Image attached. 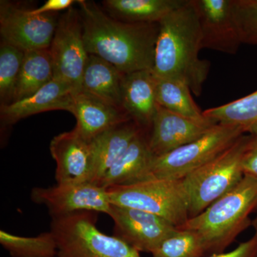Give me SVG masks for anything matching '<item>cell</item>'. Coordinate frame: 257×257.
I'll list each match as a JSON object with an SVG mask.
<instances>
[{"instance_id": "obj_19", "label": "cell", "mask_w": 257, "mask_h": 257, "mask_svg": "<svg viewBox=\"0 0 257 257\" xmlns=\"http://www.w3.org/2000/svg\"><path fill=\"white\" fill-rule=\"evenodd\" d=\"M155 155L144 132L135 138L126 151L108 170L98 185L104 189L127 185L152 178L150 168Z\"/></svg>"}, {"instance_id": "obj_30", "label": "cell", "mask_w": 257, "mask_h": 257, "mask_svg": "<svg viewBox=\"0 0 257 257\" xmlns=\"http://www.w3.org/2000/svg\"><path fill=\"white\" fill-rule=\"evenodd\" d=\"M77 1L74 0H47L45 4L36 9H32L35 15L55 14L62 10H67Z\"/></svg>"}, {"instance_id": "obj_8", "label": "cell", "mask_w": 257, "mask_h": 257, "mask_svg": "<svg viewBox=\"0 0 257 257\" xmlns=\"http://www.w3.org/2000/svg\"><path fill=\"white\" fill-rule=\"evenodd\" d=\"M54 78L81 90L83 74L89 54L83 38L79 10L70 8L58 18L57 28L50 47Z\"/></svg>"}, {"instance_id": "obj_9", "label": "cell", "mask_w": 257, "mask_h": 257, "mask_svg": "<svg viewBox=\"0 0 257 257\" xmlns=\"http://www.w3.org/2000/svg\"><path fill=\"white\" fill-rule=\"evenodd\" d=\"M57 22L56 14L35 15L16 3L0 2L2 39L25 52L50 48Z\"/></svg>"}, {"instance_id": "obj_12", "label": "cell", "mask_w": 257, "mask_h": 257, "mask_svg": "<svg viewBox=\"0 0 257 257\" xmlns=\"http://www.w3.org/2000/svg\"><path fill=\"white\" fill-rule=\"evenodd\" d=\"M201 31V49L234 55L241 45L232 0H193Z\"/></svg>"}, {"instance_id": "obj_5", "label": "cell", "mask_w": 257, "mask_h": 257, "mask_svg": "<svg viewBox=\"0 0 257 257\" xmlns=\"http://www.w3.org/2000/svg\"><path fill=\"white\" fill-rule=\"evenodd\" d=\"M92 211L52 218L50 231L60 257H142L140 251L115 236L96 227Z\"/></svg>"}, {"instance_id": "obj_2", "label": "cell", "mask_w": 257, "mask_h": 257, "mask_svg": "<svg viewBox=\"0 0 257 257\" xmlns=\"http://www.w3.org/2000/svg\"><path fill=\"white\" fill-rule=\"evenodd\" d=\"M201 31L193 0L160 22L152 71L159 78L185 83L196 96L202 94L210 62L199 57Z\"/></svg>"}, {"instance_id": "obj_27", "label": "cell", "mask_w": 257, "mask_h": 257, "mask_svg": "<svg viewBox=\"0 0 257 257\" xmlns=\"http://www.w3.org/2000/svg\"><path fill=\"white\" fill-rule=\"evenodd\" d=\"M153 257H202L205 256L200 238L190 230L178 229L162 241L152 253Z\"/></svg>"}, {"instance_id": "obj_18", "label": "cell", "mask_w": 257, "mask_h": 257, "mask_svg": "<svg viewBox=\"0 0 257 257\" xmlns=\"http://www.w3.org/2000/svg\"><path fill=\"white\" fill-rule=\"evenodd\" d=\"M144 132L133 120L109 128L91 141L92 172L91 183L98 185L134 140Z\"/></svg>"}, {"instance_id": "obj_32", "label": "cell", "mask_w": 257, "mask_h": 257, "mask_svg": "<svg viewBox=\"0 0 257 257\" xmlns=\"http://www.w3.org/2000/svg\"><path fill=\"white\" fill-rule=\"evenodd\" d=\"M251 149L257 150V134L252 135V141H251Z\"/></svg>"}, {"instance_id": "obj_25", "label": "cell", "mask_w": 257, "mask_h": 257, "mask_svg": "<svg viewBox=\"0 0 257 257\" xmlns=\"http://www.w3.org/2000/svg\"><path fill=\"white\" fill-rule=\"evenodd\" d=\"M0 243L13 257H57L58 246L51 231L23 236L0 231Z\"/></svg>"}, {"instance_id": "obj_7", "label": "cell", "mask_w": 257, "mask_h": 257, "mask_svg": "<svg viewBox=\"0 0 257 257\" xmlns=\"http://www.w3.org/2000/svg\"><path fill=\"white\" fill-rule=\"evenodd\" d=\"M243 135L237 126L216 124L194 142L154 157L150 168L152 177L182 180L220 155Z\"/></svg>"}, {"instance_id": "obj_6", "label": "cell", "mask_w": 257, "mask_h": 257, "mask_svg": "<svg viewBox=\"0 0 257 257\" xmlns=\"http://www.w3.org/2000/svg\"><path fill=\"white\" fill-rule=\"evenodd\" d=\"M106 189L113 205L151 213L177 228L189 219L188 200L182 180L152 177Z\"/></svg>"}, {"instance_id": "obj_31", "label": "cell", "mask_w": 257, "mask_h": 257, "mask_svg": "<svg viewBox=\"0 0 257 257\" xmlns=\"http://www.w3.org/2000/svg\"><path fill=\"white\" fill-rule=\"evenodd\" d=\"M243 175L257 178V150L250 148L243 158L242 163Z\"/></svg>"}, {"instance_id": "obj_4", "label": "cell", "mask_w": 257, "mask_h": 257, "mask_svg": "<svg viewBox=\"0 0 257 257\" xmlns=\"http://www.w3.org/2000/svg\"><path fill=\"white\" fill-rule=\"evenodd\" d=\"M251 141L252 135H241L220 155L182 179L189 218L199 215L241 182L243 158Z\"/></svg>"}, {"instance_id": "obj_17", "label": "cell", "mask_w": 257, "mask_h": 257, "mask_svg": "<svg viewBox=\"0 0 257 257\" xmlns=\"http://www.w3.org/2000/svg\"><path fill=\"white\" fill-rule=\"evenodd\" d=\"M157 77L150 69L125 74L123 109L142 130H151L157 106Z\"/></svg>"}, {"instance_id": "obj_15", "label": "cell", "mask_w": 257, "mask_h": 257, "mask_svg": "<svg viewBox=\"0 0 257 257\" xmlns=\"http://www.w3.org/2000/svg\"><path fill=\"white\" fill-rule=\"evenodd\" d=\"M69 112L77 120L74 128L89 142L109 128L132 120L124 111L82 90L73 93Z\"/></svg>"}, {"instance_id": "obj_26", "label": "cell", "mask_w": 257, "mask_h": 257, "mask_svg": "<svg viewBox=\"0 0 257 257\" xmlns=\"http://www.w3.org/2000/svg\"><path fill=\"white\" fill-rule=\"evenodd\" d=\"M25 52L2 40L0 44V102L1 106L13 102L15 86L22 65Z\"/></svg>"}, {"instance_id": "obj_29", "label": "cell", "mask_w": 257, "mask_h": 257, "mask_svg": "<svg viewBox=\"0 0 257 257\" xmlns=\"http://www.w3.org/2000/svg\"><path fill=\"white\" fill-rule=\"evenodd\" d=\"M207 257H257V234L255 233L251 239L240 243L232 251L214 253Z\"/></svg>"}, {"instance_id": "obj_21", "label": "cell", "mask_w": 257, "mask_h": 257, "mask_svg": "<svg viewBox=\"0 0 257 257\" xmlns=\"http://www.w3.org/2000/svg\"><path fill=\"white\" fill-rule=\"evenodd\" d=\"M187 0H105L103 10L114 20L125 23H159Z\"/></svg>"}, {"instance_id": "obj_33", "label": "cell", "mask_w": 257, "mask_h": 257, "mask_svg": "<svg viewBox=\"0 0 257 257\" xmlns=\"http://www.w3.org/2000/svg\"><path fill=\"white\" fill-rule=\"evenodd\" d=\"M252 224L253 227H254L255 231H256V233L257 234V216L255 218L254 220L253 221Z\"/></svg>"}, {"instance_id": "obj_20", "label": "cell", "mask_w": 257, "mask_h": 257, "mask_svg": "<svg viewBox=\"0 0 257 257\" xmlns=\"http://www.w3.org/2000/svg\"><path fill=\"white\" fill-rule=\"evenodd\" d=\"M124 75L109 62L97 56L89 55L81 90L124 111L122 106Z\"/></svg>"}, {"instance_id": "obj_13", "label": "cell", "mask_w": 257, "mask_h": 257, "mask_svg": "<svg viewBox=\"0 0 257 257\" xmlns=\"http://www.w3.org/2000/svg\"><path fill=\"white\" fill-rule=\"evenodd\" d=\"M216 123L199 121L177 114L157 104L152 121L149 147L155 157L162 156L200 138Z\"/></svg>"}, {"instance_id": "obj_10", "label": "cell", "mask_w": 257, "mask_h": 257, "mask_svg": "<svg viewBox=\"0 0 257 257\" xmlns=\"http://www.w3.org/2000/svg\"><path fill=\"white\" fill-rule=\"evenodd\" d=\"M30 197L32 202L45 206L52 218L80 211L108 215L111 205L107 189L90 182L35 187L32 189Z\"/></svg>"}, {"instance_id": "obj_23", "label": "cell", "mask_w": 257, "mask_h": 257, "mask_svg": "<svg viewBox=\"0 0 257 257\" xmlns=\"http://www.w3.org/2000/svg\"><path fill=\"white\" fill-rule=\"evenodd\" d=\"M216 124L237 126L243 134H257V90L248 95L203 111Z\"/></svg>"}, {"instance_id": "obj_11", "label": "cell", "mask_w": 257, "mask_h": 257, "mask_svg": "<svg viewBox=\"0 0 257 257\" xmlns=\"http://www.w3.org/2000/svg\"><path fill=\"white\" fill-rule=\"evenodd\" d=\"M108 215L114 221V236L138 251L152 253L178 228L151 213L111 204Z\"/></svg>"}, {"instance_id": "obj_34", "label": "cell", "mask_w": 257, "mask_h": 257, "mask_svg": "<svg viewBox=\"0 0 257 257\" xmlns=\"http://www.w3.org/2000/svg\"><path fill=\"white\" fill-rule=\"evenodd\" d=\"M57 257H60V256H57Z\"/></svg>"}, {"instance_id": "obj_14", "label": "cell", "mask_w": 257, "mask_h": 257, "mask_svg": "<svg viewBox=\"0 0 257 257\" xmlns=\"http://www.w3.org/2000/svg\"><path fill=\"white\" fill-rule=\"evenodd\" d=\"M50 150L57 165V184L90 182L92 172L91 142L83 138L75 128L54 137Z\"/></svg>"}, {"instance_id": "obj_3", "label": "cell", "mask_w": 257, "mask_h": 257, "mask_svg": "<svg viewBox=\"0 0 257 257\" xmlns=\"http://www.w3.org/2000/svg\"><path fill=\"white\" fill-rule=\"evenodd\" d=\"M256 206L257 178L244 175L234 188L178 229L196 233L205 255L223 253L251 224L249 215Z\"/></svg>"}, {"instance_id": "obj_16", "label": "cell", "mask_w": 257, "mask_h": 257, "mask_svg": "<svg viewBox=\"0 0 257 257\" xmlns=\"http://www.w3.org/2000/svg\"><path fill=\"white\" fill-rule=\"evenodd\" d=\"M74 92L73 88L68 84L53 79L32 95L0 106L2 123L10 126L24 118L45 111H69Z\"/></svg>"}, {"instance_id": "obj_24", "label": "cell", "mask_w": 257, "mask_h": 257, "mask_svg": "<svg viewBox=\"0 0 257 257\" xmlns=\"http://www.w3.org/2000/svg\"><path fill=\"white\" fill-rule=\"evenodd\" d=\"M157 77L156 98L159 105L199 121L209 120L194 102L190 88L181 81Z\"/></svg>"}, {"instance_id": "obj_1", "label": "cell", "mask_w": 257, "mask_h": 257, "mask_svg": "<svg viewBox=\"0 0 257 257\" xmlns=\"http://www.w3.org/2000/svg\"><path fill=\"white\" fill-rule=\"evenodd\" d=\"M77 4L89 55L100 57L124 74L153 69L160 23H122L94 2L77 0Z\"/></svg>"}, {"instance_id": "obj_22", "label": "cell", "mask_w": 257, "mask_h": 257, "mask_svg": "<svg viewBox=\"0 0 257 257\" xmlns=\"http://www.w3.org/2000/svg\"><path fill=\"white\" fill-rule=\"evenodd\" d=\"M53 78L50 49L25 52L23 65L15 88L13 102L32 95Z\"/></svg>"}, {"instance_id": "obj_28", "label": "cell", "mask_w": 257, "mask_h": 257, "mask_svg": "<svg viewBox=\"0 0 257 257\" xmlns=\"http://www.w3.org/2000/svg\"><path fill=\"white\" fill-rule=\"evenodd\" d=\"M231 8L241 44L257 45V0H232Z\"/></svg>"}]
</instances>
